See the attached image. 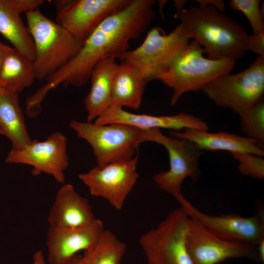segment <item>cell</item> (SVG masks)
<instances>
[{
    "mask_svg": "<svg viewBox=\"0 0 264 264\" xmlns=\"http://www.w3.org/2000/svg\"><path fill=\"white\" fill-rule=\"evenodd\" d=\"M154 0H132L124 8L103 21L84 42L78 53L48 77L38 90L46 96L60 85L81 87L89 80L91 71L106 57L121 59L129 42L137 38L152 23Z\"/></svg>",
    "mask_w": 264,
    "mask_h": 264,
    "instance_id": "obj_1",
    "label": "cell"
},
{
    "mask_svg": "<svg viewBox=\"0 0 264 264\" xmlns=\"http://www.w3.org/2000/svg\"><path fill=\"white\" fill-rule=\"evenodd\" d=\"M176 16L209 59L236 61L248 50L250 35L236 20L213 7L191 6L177 11Z\"/></svg>",
    "mask_w": 264,
    "mask_h": 264,
    "instance_id": "obj_2",
    "label": "cell"
},
{
    "mask_svg": "<svg viewBox=\"0 0 264 264\" xmlns=\"http://www.w3.org/2000/svg\"><path fill=\"white\" fill-rule=\"evenodd\" d=\"M25 14L35 45L33 62L35 78L46 80L73 58L83 43L44 16L39 8Z\"/></svg>",
    "mask_w": 264,
    "mask_h": 264,
    "instance_id": "obj_3",
    "label": "cell"
},
{
    "mask_svg": "<svg viewBox=\"0 0 264 264\" xmlns=\"http://www.w3.org/2000/svg\"><path fill=\"white\" fill-rule=\"evenodd\" d=\"M204 53V48L193 39L169 69L155 78L173 89L172 106L176 105L184 93L202 90L214 79L229 73L235 64L236 61L232 59L205 58Z\"/></svg>",
    "mask_w": 264,
    "mask_h": 264,
    "instance_id": "obj_4",
    "label": "cell"
},
{
    "mask_svg": "<svg viewBox=\"0 0 264 264\" xmlns=\"http://www.w3.org/2000/svg\"><path fill=\"white\" fill-rule=\"evenodd\" d=\"M191 39L181 24L167 35L161 28L155 26L139 46L126 51L120 60L138 68L148 82L155 80L169 69L187 47Z\"/></svg>",
    "mask_w": 264,
    "mask_h": 264,
    "instance_id": "obj_5",
    "label": "cell"
},
{
    "mask_svg": "<svg viewBox=\"0 0 264 264\" xmlns=\"http://www.w3.org/2000/svg\"><path fill=\"white\" fill-rule=\"evenodd\" d=\"M69 126L91 147L98 167L132 158L142 143V131L125 124L100 125L72 120Z\"/></svg>",
    "mask_w": 264,
    "mask_h": 264,
    "instance_id": "obj_6",
    "label": "cell"
},
{
    "mask_svg": "<svg viewBox=\"0 0 264 264\" xmlns=\"http://www.w3.org/2000/svg\"><path fill=\"white\" fill-rule=\"evenodd\" d=\"M202 90L218 106L240 114L264 100V57L258 56L242 72L218 77Z\"/></svg>",
    "mask_w": 264,
    "mask_h": 264,
    "instance_id": "obj_7",
    "label": "cell"
},
{
    "mask_svg": "<svg viewBox=\"0 0 264 264\" xmlns=\"http://www.w3.org/2000/svg\"><path fill=\"white\" fill-rule=\"evenodd\" d=\"M141 142H155L164 147L168 153L170 168L154 175L153 180L163 190L174 197L181 193L184 180L190 177L193 182L201 173L199 159L203 153L195 144L184 139L164 135L159 129L142 131Z\"/></svg>",
    "mask_w": 264,
    "mask_h": 264,
    "instance_id": "obj_8",
    "label": "cell"
},
{
    "mask_svg": "<svg viewBox=\"0 0 264 264\" xmlns=\"http://www.w3.org/2000/svg\"><path fill=\"white\" fill-rule=\"evenodd\" d=\"M189 219L180 207L140 236L138 242L148 264H194L186 246Z\"/></svg>",
    "mask_w": 264,
    "mask_h": 264,
    "instance_id": "obj_9",
    "label": "cell"
},
{
    "mask_svg": "<svg viewBox=\"0 0 264 264\" xmlns=\"http://www.w3.org/2000/svg\"><path fill=\"white\" fill-rule=\"evenodd\" d=\"M186 246L194 264H218L233 258L260 262L256 245L221 238L190 217Z\"/></svg>",
    "mask_w": 264,
    "mask_h": 264,
    "instance_id": "obj_10",
    "label": "cell"
},
{
    "mask_svg": "<svg viewBox=\"0 0 264 264\" xmlns=\"http://www.w3.org/2000/svg\"><path fill=\"white\" fill-rule=\"evenodd\" d=\"M138 155L132 158L96 166L78 175L91 195L107 200L115 209L121 210L135 185Z\"/></svg>",
    "mask_w": 264,
    "mask_h": 264,
    "instance_id": "obj_11",
    "label": "cell"
},
{
    "mask_svg": "<svg viewBox=\"0 0 264 264\" xmlns=\"http://www.w3.org/2000/svg\"><path fill=\"white\" fill-rule=\"evenodd\" d=\"M131 0H54L56 21L83 44L103 21L124 8Z\"/></svg>",
    "mask_w": 264,
    "mask_h": 264,
    "instance_id": "obj_12",
    "label": "cell"
},
{
    "mask_svg": "<svg viewBox=\"0 0 264 264\" xmlns=\"http://www.w3.org/2000/svg\"><path fill=\"white\" fill-rule=\"evenodd\" d=\"M67 142L66 135L55 132L44 141L32 140L30 144L22 148L12 147L5 162L30 165L32 167V175H50L58 183L64 184V172L69 165Z\"/></svg>",
    "mask_w": 264,
    "mask_h": 264,
    "instance_id": "obj_13",
    "label": "cell"
},
{
    "mask_svg": "<svg viewBox=\"0 0 264 264\" xmlns=\"http://www.w3.org/2000/svg\"><path fill=\"white\" fill-rule=\"evenodd\" d=\"M174 198L190 218L197 220L221 238L256 246L264 239V219L258 214L251 217H244L235 213L212 216L194 206L182 194Z\"/></svg>",
    "mask_w": 264,
    "mask_h": 264,
    "instance_id": "obj_14",
    "label": "cell"
},
{
    "mask_svg": "<svg viewBox=\"0 0 264 264\" xmlns=\"http://www.w3.org/2000/svg\"><path fill=\"white\" fill-rule=\"evenodd\" d=\"M105 230L96 219L88 225L73 228L49 227L47 233V260L49 264H66L80 251H87L98 242Z\"/></svg>",
    "mask_w": 264,
    "mask_h": 264,
    "instance_id": "obj_15",
    "label": "cell"
},
{
    "mask_svg": "<svg viewBox=\"0 0 264 264\" xmlns=\"http://www.w3.org/2000/svg\"><path fill=\"white\" fill-rule=\"evenodd\" d=\"M94 123L100 125L123 124L141 131L155 128L172 129L176 131L184 129L205 131L209 130L207 123L201 118L187 113L154 116L131 113L123 108L116 107H109L95 120Z\"/></svg>",
    "mask_w": 264,
    "mask_h": 264,
    "instance_id": "obj_16",
    "label": "cell"
},
{
    "mask_svg": "<svg viewBox=\"0 0 264 264\" xmlns=\"http://www.w3.org/2000/svg\"><path fill=\"white\" fill-rule=\"evenodd\" d=\"M44 0H0V33L14 48L34 61L35 48L32 36L21 15L39 8Z\"/></svg>",
    "mask_w": 264,
    "mask_h": 264,
    "instance_id": "obj_17",
    "label": "cell"
},
{
    "mask_svg": "<svg viewBox=\"0 0 264 264\" xmlns=\"http://www.w3.org/2000/svg\"><path fill=\"white\" fill-rule=\"evenodd\" d=\"M96 219L88 198L72 184H64L57 193L47 221L49 227L67 229L88 225Z\"/></svg>",
    "mask_w": 264,
    "mask_h": 264,
    "instance_id": "obj_18",
    "label": "cell"
},
{
    "mask_svg": "<svg viewBox=\"0 0 264 264\" xmlns=\"http://www.w3.org/2000/svg\"><path fill=\"white\" fill-rule=\"evenodd\" d=\"M168 133L174 137L188 140L202 151L244 152L262 157L264 155V150L257 141L236 134L222 131L213 133L193 129H185L183 132L169 131Z\"/></svg>",
    "mask_w": 264,
    "mask_h": 264,
    "instance_id": "obj_19",
    "label": "cell"
},
{
    "mask_svg": "<svg viewBox=\"0 0 264 264\" xmlns=\"http://www.w3.org/2000/svg\"><path fill=\"white\" fill-rule=\"evenodd\" d=\"M113 57L99 61L91 72L90 90L84 100L88 122H91L110 106L113 78L119 64Z\"/></svg>",
    "mask_w": 264,
    "mask_h": 264,
    "instance_id": "obj_20",
    "label": "cell"
},
{
    "mask_svg": "<svg viewBox=\"0 0 264 264\" xmlns=\"http://www.w3.org/2000/svg\"><path fill=\"white\" fill-rule=\"evenodd\" d=\"M147 82L138 68L122 62L113 78L110 107L137 110L141 106Z\"/></svg>",
    "mask_w": 264,
    "mask_h": 264,
    "instance_id": "obj_21",
    "label": "cell"
},
{
    "mask_svg": "<svg viewBox=\"0 0 264 264\" xmlns=\"http://www.w3.org/2000/svg\"><path fill=\"white\" fill-rule=\"evenodd\" d=\"M18 93L6 89L0 93V129L10 140L13 148H22L32 140L26 128Z\"/></svg>",
    "mask_w": 264,
    "mask_h": 264,
    "instance_id": "obj_22",
    "label": "cell"
},
{
    "mask_svg": "<svg viewBox=\"0 0 264 264\" xmlns=\"http://www.w3.org/2000/svg\"><path fill=\"white\" fill-rule=\"evenodd\" d=\"M35 79L33 61L11 47L0 69V86L19 93L32 85Z\"/></svg>",
    "mask_w": 264,
    "mask_h": 264,
    "instance_id": "obj_23",
    "label": "cell"
},
{
    "mask_svg": "<svg viewBox=\"0 0 264 264\" xmlns=\"http://www.w3.org/2000/svg\"><path fill=\"white\" fill-rule=\"evenodd\" d=\"M126 244L111 231L105 230L96 243L83 256L87 264H120Z\"/></svg>",
    "mask_w": 264,
    "mask_h": 264,
    "instance_id": "obj_24",
    "label": "cell"
},
{
    "mask_svg": "<svg viewBox=\"0 0 264 264\" xmlns=\"http://www.w3.org/2000/svg\"><path fill=\"white\" fill-rule=\"evenodd\" d=\"M241 129L246 137L257 141L264 148V101L262 100L239 114Z\"/></svg>",
    "mask_w": 264,
    "mask_h": 264,
    "instance_id": "obj_25",
    "label": "cell"
},
{
    "mask_svg": "<svg viewBox=\"0 0 264 264\" xmlns=\"http://www.w3.org/2000/svg\"><path fill=\"white\" fill-rule=\"evenodd\" d=\"M259 0H231L230 7L242 12L247 18L254 34H264V22Z\"/></svg>",
    "mask_w": 264,
    "mask_h": 264,
    "instance_id": "obj_26",
    "label": "cell"
},
{
    "mask_svg": "<svg viewBox=\"0 0 264 264\" xmlns=\"http://www.w3.org/2000/svg\"><path fill=\"white\" fill-rule=\"evenodd\" d=\"M233 158L239 162L238 170L244 176L262 180L264 178V159L251 153H231Z\"/></svg>",
    "mask_w": 264,
    "mask_h": 264,
    "instance_id": "obj_27",
    "label": "cell"
},
{
    "mask_svg": "<svg viewBox=\"0 0 264 264\" xmlns=\"http://www.w3.org/2000/svg\"><path fill=\"white\" fill-rule=\"evenodd\" d=\"M248 50L258 54L259 56L264 57V34L250 35L248 43Z\"/></svg>",
    "mask_w": 264,
    "mask_h": 264,
    "instance_id": "obj_28",
    "label": "cell"
},
{
    "mask_svg": "<svg viewBox=\"0 0 264 264\" xmlns=\"http://www.w3.org/2000/svg\"><path fill=\"white\" fill-rule=\"evenodd\" d=\"M199 4V6L205 7L209 6L222 12L224 11L225 5L224 2L221 0H196Z\"/></svg>",
    "mask_w": 264,
    "mask_h": 264,
    "instance_id": "obj_29",
    "label": "cell"
},
{
    "mask_svg": "<svg viewBox=\"0 0 264 264\" xmlns=\"http://www.w3.org/2000/svg\"><path fill=\"white\" fill-rule=\"evenodd\" d=\"M33 264H46L44 253L42 250H38L34 254Z\"/></svg>",
    "mask_w": 264,
    "mask_h": 264,
    "instance_id": "obj_30",
    "label": "cell"
},
{
    "mask_svg": "<svg viewBox=\"0 0 264 264\" xmlns=\"http://www.w3.org/2000/svg\"><path fill=\"white\" fill-rule=\"evenodd\" d=\"M11 47L0 43V69L2 66L6 55Z\"/></svg>",
    "mask_w": 264,
    "mask_h": 264,
    "instance_id": "obj_31",
    "label": "cell"
},
{
    "mask_svg": "<svg viewBox=\"0 0 264 264\" xmlns=\"http://www.w3.org/2000/svg\"><path fill=\"white\" fill-rule=\"evenodd\" d=\"M66 264H87L83 256L74 255Z\"/></svg>",
    "mask_w": 264,
    "mask_h": 264,
    "instance_id": "obj_32",
    "label": "cell"
},
{
    "mask_svg": "<svg viewBox=\"0 0 264 264\" xmlns=\"http://www.w3.org/2000/svg\"><path fill=\"white\" fill-rule=\"evenodd\" d=\"M257 249L259 255L260 262H264V239L262 240L257 245Z\"/></svg>",
    "mask_w": 264,
    "mask_h": 264,
    "instance_id": "obj_33",
    "label": "cell"
},
{
    "mask_svg": "<svg viewBox=\"0 0 264 264\" xmlns=\"http://www.w3.org/2000/svg\"><path fill=\"white\" fill-rule=\"evenodd\" d=\"M175 5L176 8V10L179 11L183 9L185 1L184 0H175Z\"/></svg>",
    "mask_w": 264,
    "mask_h": 264,
    "instance_id": "obj_34",
    "label": "cell"
},
{
    "mask_svg": "<svg viewBox=\"0 0 264 264\" xmlns=\"http://www.w3.org/2000/svg\"><path fill=\"white\" fill-rule=\"evenodd\" d=\"M5 90V89H4L3 88H2L0 85V93L2 92V91H3L4 90Z\"/></svg>",
    "mask_w": 264,
    "mask_h": 264,
    "instance_id": "obj_35",
    "label": "cell"
},
{
    "mask_svg": "<svg viewBox=\"0 0 264 264\" xmlns=\"http://www.w3.org/2000/svg\"><path fill=\"white\" fill-rule=\"evenodd\" d=\"M0 134H2V135H3V133H2V131H1V129H0Z\"/></svg>",
    "mask_w": 264,
    "mask_h": 264,
    "instance_id": "obj_36",
    "label": "cell"
}]
</instances>
